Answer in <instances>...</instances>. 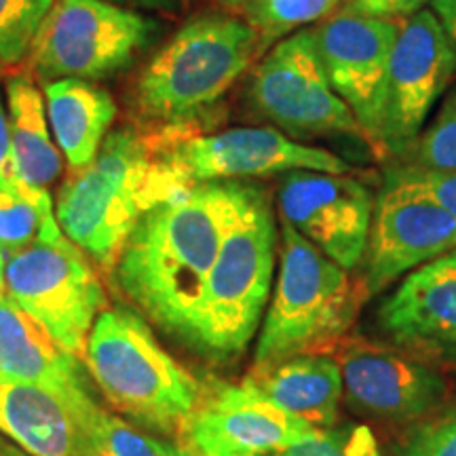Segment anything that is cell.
<instances>
[{"mask_svg":"<svg viewBox=\"0 0 456 456\" xmlns=\"http://www.w3.org/2000/svg\"><path fill=\"white\" fill-rule=\"evenodd\" d=\"M108 3L134 11H159V13H169V11L180 9L186 0H108Z\"/></svg>","mask_w":456,"mask_h":456,"instance_id":"obj_34","label":"cell"},{"mask_svg":"<svg viewBox=\"0 0 456 456\" xmlns=\"http://www.w3.org/2000/svg\"><path fill=\"white\" fill-rule=\"evenodd\" d=\"M277 228L260 188L226 232L205 279L184 340L212 357H235L249 345L271 296Z\"/></svg>","mask_w":456,"mask_h":456,"instance_id":"obj_6","label":"cell"},{"mask_svg":"<svg viewBox=\"0 0 456 456\" xmlns=\"http://www.w3.org/2000/svg\"><path fill=\"white\" fill-rule=\"evenodd\" d=\"M349 0H258L245 11V21L260 34L262 45L298 32L313 21H323Z\"/></svg>","mask_w":456,"mask_h":456,"instance_id":"obj_24","label":"cell"},{"mask_svg":"<svg viewBox=\"0 0 456 456\" xmlns=\"http://www.w3.org/2000/svg\"><path fill=\"white\" fill-rule=\"evenodd\" d=\"M395 456H456V403L410 431Z\"/></svg>","mask_w":456,"mask_h":456,"instance_id":"obj_29","label":"cell"},{"mask_svg":"<svg viewBox=\"0 0 456 456\" xmlns=\"http://www.w3.org/2000/svg\"><path fill=\"white\" fill-rule=\"evenodd\" d=\"M256 456H279V454H256Z\"/></svg>","mask_w":456,"mask_h":456,"instance_id":"obj_38","label":"cell"},{"mask_svg":"<svg viewBox=\"0 0 456 456\" xmlns=\"http://www.w3.org/2000/svg\"><path fill=\"white\" fill-rule=\"evenodd\" d=\"M252 110L289 138L351 135L362 138V125L330 83L313 28L283 37L256 64L245 85Z\"/></svg>","mask_w":456,"mask_h":456,"instance_id":"obj_8","label":"cell"},{"mask_svg":"<svg viewBox=\"0 0 456 456\" xmlns=\"http://www.w3.org/2000/svg\"><path fill=\"white\" fill-rule=\"evenodd\" d=\"M60 235L64 232L55 218L47 188L24 184L20 180L0 186V248L7 256Z\"/></svg>","mask_w":456,"mask_h":456,"instance_id":"obj_23","label":"cell"},{"mask_svg":"<svg viewBox=\"0 0 456 456\" xmlns=\"http://www.w3.org/2000/svg\"><path fill=\"white\" fill-rule=\"evenodd\" d=\"M55 0H0V68L20 64Z\"/></svg>","mask_w":456,"mask_h":456,"instance_id":"obj_25","label":"cell"},{"mask_svg":"<svg viewBox=\"0 0 456 456\" xmlns=\"http://www.w3.org/2000/svg\"><path fill=\"white\" fill-rule=\"evenodd\" d=\"M15 178L24 184L47 188L61 171V157L49 134L45 95L28 74H15L4 85Z\"/></svg>","mask_w":456,"mask_h":456,"instance_id":"obj_22","label":"cell"},{"mask_svg":"<svg viewBox=\"0 0 456 456\" xmlns=\"http://www.w3.org/2000/svg\"><path fill=\"white\" fill-rule=\"evenodd\" d=\"M161 24L108 0H55L32 45L43 83L100 81L123 72L161 37Z\"/></svg>","mask_w":456,"mask_h":456,"instance_id":"obj_7","label":"cell"},{"mask_svg":"<svg viewBox=\"0 0 456 456\" xmlns=\"http://www.w3.org/2000/svg\"><path fill=\"white\" fill-rule=\"evenodd\" d=\"M89 437L94 456H186L171 444L152 440L144 433L131 429L102 408L91 416Z\"/></svg>","mask_w":456,"mask_h":456,"instance_id":"obj_27","label":"cell"},{"mask_svg":"<svg viewBox=\"0 0 456 456\" xmlns=\"http://www.w3.org/2000/svg\"><path fill=\"white\" fill-rule=\"evenodd\" d=\"M7 294L72 355H83L91 328L106 306L94 266L66 235L9 256Z\"/></svg>","mask_w":456,"mask_h":456,"instance_id":"obj_9","label":"cell"},{"mask_svg":"<svg viewBox=\"0 0 456 456\" xmlns=\"http://www.w3.org/2000/svg\"><path fill=\"white\" fill-rule=\"evenodd\" d=\"M243 383L315 429H330L336 423L338 402L345 391L338 362L322 353L254 366Z\"/></svg>","mask_w":456,"mask_h":456,"instance_id":"obj_20","label":"cell"},{"mask_svg":"<svg viewBox=\"0 0 456 456\" xmlns=\"http://www.w3.org/2000/svg\"><path fill=\"white\" fill-rule=\"evenodd\" d=\"M393 178L414 186L423 195L433 199L442 209L456 220V171L444 169H425L414 165H399V167L387 169Z\"/></svg>","mask_w":456,"mask_h":456,"instance_id":"obj_30","label":"cell"},{"mask_svg":"<svg viewBox=\"0 0 456 456\" xmlns=\"http://www.w3.org/2000/svg\"><path fill=\"white\" fill-rule=\"evenodd\" d=\"M336 351L346 402L379 419L412 420L440 408L448 387L440 374L412 357L368 342H349Z\"/></svg>","mask_w":456,"mask_h":456,"instance_id":"obj_16","label":"cell"},{"mask_svg":"<svg viewBox=\"0 0 456 456\" xmlns=\"http://www.w3.org/2000/svg\"><path fill=\"white\" fill-rule=\"evenodd\" d=\"M0 456H30L26 454L24 450L20 446H15V444H11L7 440H0Z\"/></svg>","mask_w":456,"mask_h":456,"instance_id":"obj_37","label":"cell"},{"mask_svg":"<svg viewBox=\"0 0 456 456\" xmlns=\"http://www.w3.org/2000/svg\"><path fill=\"white\" fill-rule=\"evenodd\" d=\"M0 379L41 385L66 397L87 395L77 355L61 349L7 292L0 294Z\"/></svg>","mask_w":456,"mask_h":456,"instance_id":"obj_19","label":"cell"},{"mask_svg":"<svg viewBox=\"0 0 456 456\" xmlns=\"http://www.w3.org/2000/svg\"><path fill=\"white\" fill-rule=\"evenodd\" d=\"M406 157V165L414 167L456 171V85L444 95L440 110L425 125Z\"/></svg>","mask_w":456,"mask_h":456,"instance_id":"obj_26","label":"cell"},{"mask_svg":"<svg viewBox=\"0 0 456 456\" xmlns=\"http://www.w3.org/2000/svg\"><path fill=\"white\" fill-rule=\"evenodd\" d=\"M7 260L9 256L0 248V294L7 292Z\"/></svg>","mask_w":456,"mask_h":456,"instance_id":"obj_36","label":"cell"},{"mask_svg":"<svg viewBox=\"0 0 456 456\" xmlns=\"http://www.w3.org/2000/svg\"><path fill=\"white\" fill-rule=\"evenodd\" d=\"M402 24L403 20L368 17L345 7L313 28L330 83L355 114L374 151L387 70Z\"/></svg>","mask_w":456,"mask_h":456,"instance_id":"obj_13","label":"cell"},{"mask_svg":"<svg viewBox=\"0 0 456 456\" xmlns=\"http://www.w3.org/2000/svg\"><path fill=\"white\" fill-rule=\"evenodd\" d=\"M454 72L456 53L431 9L403 20L387 70L376 152L406 155Z\"/></svg>","mask_w":456,"mask_h":456,"instance_id":"obj_10","label":"cell"},{"mask_svg":"<svg viewBox=\"0 0 456 456\" xmlns=\"http://www.w3.org/2000/svg\"><path fill=\"white\" fill-rule=\"evenodd\" d=\"M456 249V220L433 199L385 174L374 203L366 248L363 288L383 292L399 277Z\"/></svg>","mask_w":456,"mask_h":456,"instance_id":"obj_12","label":"cell"},{"mask_svg":"<svg viewBox=\"0 0 456 456\" xmlns=\"http://www.w3.org/2000/svg\"><path fill=\"white\" fill-rule=\"evenodd\" d=\"M254 192L256 186L243 180L203 182L148 209L110 269L118 292L184 340L226 232Z\"/></svg>","mask_w":456,"mask_h":456,"instance_id":"obj_1","label":"cell"},{"mask_svg":"<svg viewBox=\"0 0 456 456\" xmlns=\"http://www.w3.org/2000/svg\"><path fill=\"white\" fill-rule=\"evenodd\" d=\"M13 152H11V134H9V117L7 104L0 95V186H7L15 182Z\"/></svg>","mask_w":456,"mask_h":456,"instance_id":"obj_32","label":"cell"},{"mask_svg":"<svg viewBox=\"0 0 456 456\" xmlns=\"http://www.w3.org/2000/svg\"><path fill=\"white\" fill-rule=\"evenodd\" d=\"M218 3L224 7L226 11H231V13H243L248 9H252L258 0H218Z\"/></svg>","mask_w":456,"mask_h":456,"instance_id":"obj_35","label":"cell"},{"mask_svg":"<svg viewBox=\"0 0 456 456\" xmlns=\"http://www.w3.org/2000/svg\"><path fill=\"white\" fill-rule=\"evenodd\" d=\"M45 108L55 144L70 169L87 167L117 118L112 95L83 78H60L45 83Z\"/></svg>","mask_w":456,"mask_h":456,"instance_id":"obj_21","label":"cell"},{"mask_svg":"<svg viewBox=\"0 0 456 456\" xmlns=\"http://www.w3.org/2000/svg\"><path fill=\"white\" fill-rule=\"evenodd\" d=\"M363 296V283H353L346 269L281 220L279 277L254 363L269 366L294 355L334 351Z\"/></svg>","mask_w":456,"mask_h":456,"instance_id":"obj_4","label":"cell"},{"mask_svg":"<svg viewBox=\"0 0 456 456\" xmlns=\"http://www.w3.org/2000/svg\"><path fill=\"white\" fill-rule=\"evenodd\" d=\"M91 395L66 397L47 387L0 379V433L30 456H94Z\"/></svg>","mask_w":456,"mask_h":456,"instance_id":"obj_18","label":"cell"},{"mask_svg":"<svg viewBox=\"0 0 456 456\" xmlns=\"http://www.w3.org/2000/svg\"><path fill=\"white\" fill-rule=\"evenodd\" d=\"M379 323L397 346L456 362V249L410 273Z\"/></svg>","mask_w":456,"mask_h":456,"instance_id":"obj_17","label":"cell"},{"mask_svg":"<svg viewBox=\"0 0 456 456\" xmlns=\"http://www.w3.org/2000/svg\"><path fill=\"white\" fill-rule=\"evenodd\" d=\"M431 13L437 17L456 53V0H431Z\"/></svg>","mask_w":456,"mask_h":456,"instance_id":"obj_33","label":"cell"},{"mask_svg":"<svg viewBox=\"0 0 456 456\" xmlns=\"http://www.w3.org/2000/svg\"><path fill=\"white\" fill-rule=\"evenodd\" d=\"M83 355L108 402L152 429L182 427L201 399L195 376L159 345L138 313L102 311Z\"/></svg>","mask_w":456,"mask_h":456,"instance_id":"obj_5","label":"cell"},{"mask_svg":"<svg viewBox=\"0 0 456 456\" xmlns=\"http://www.w3.org/2000/svg\"><path fill=\"white\" fill-rule=\"evenodd\" d=\"M188 186L155 135L121 127L108 131L98 157L64 182L55 218L78 249L110 271L142 216Z\"/></svg>","mask_w":456,"mask_h":456,"instance_id":"obj_3","label":"cell"},{"mask_svg":"<svg viewBox=\"0 0 456 456\" xmlns=\"http://www.w3.org/2000/svg\"><path fill=\"white\" fill-rule=\"evenodd\" d=\"M279 214L342 269L366 256L374 199L349 174L289 171L279 184Z\"/></svg>","mask_w":456,"mask_h":456,"instance_id":"obj_14","label":"cell"},{"mask_svg":"<svg viewBox=\"0 0 456 456\" xmlns=\"http://www.w3.org/2000/svg\"><path fill=\"white\" fill-rule=\"evenodd\" d=\"M431 0H349L346 9L368 17H393V20H408L414 13L425 9Z\"/></svg>","mask_w":456,"mask_h":456,"instance_id":"obj_31","label":"cell"},{"mask_svg":"<svg viewBox=\"0 0 456 456\" xmlns=\"http://www.w3.org/2000/svg\"><path fill=\"white\" fill-rule=\"evenodd\" d=\"M182 429L195 456L279 454L317 431L245 383L216 387Z\"/></svg>","mask_w":456,"mask_h":456,"instance_id":"obj_15","label":"cell"},{"mask_svg":"<svg viewBox=\"0 0 456 456\" xmlns=\"http://www.w3.org/2000/svg\"><path fill=\"white\" fill-rule=\"evenodd\" d=\"M265 49L260 34L228 13L188 20L148 61L135 85V110L159 138L201 129Z\"/></svg>","mask_w":456,"mask_h":456,"instance_id":"obj_2","label":"cell"},{"mask_svg":"<svg viewBox=\"0 0 456 456\" xmlns=\"http://www.w3.org/2000/svg\"><path fill=\"white\" fill-rule=\"evenodd\" d=\"M279 456H383L379 440L366 425L317 429L311 437L289 446Z\"/></svg>","mask_w":456,"mask_h":456,"instance_id":"obj_28","label":"cell"},{"mask_svg":"<svg viewBox=\"0 0 456 456\" xmlns=\"http://www.w3.org/2000/svg\"><path fill=\"white\" fill-rule=\"evenodd\" d=\"M161 155L188 184L262 178L289 171L351 174L345 159L306 146L275 127H235L178 140L159 138Z\"/></svg>","mask_w":456,"mask_h":456,"instance_id":"obj_11","label":"cell"}]
</instances>
